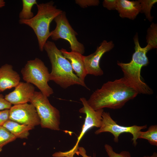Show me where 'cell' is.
<instances>
[{
  "mask_svg": "<svg viewBox=\"0 0 157 157\" xmlns=\"http://www.w3.org/2000/svg\"><path fill=\"white\" fill-rule=\"evenodd\" d=\"M139 94L123 77L104 83L91 95L87 102L94 110L122 108Z\"/></svg>",
  "mask_w": 157,
  "mask_h": 157,
  "instance_id": "1",
  "label": "cell"
},
{
  "mask_svg": "<svg viewBox=\"0 0 157 157\" xmlns=\"http://www.w3.org/2000/svg\"><path fill=\"white\" fill-rule=\"evenodd\" d=\"M44 49L47 52L51 65L50 80L64 89L77 85L89 89L84 81L74 73L70 62L64 56L53 42L47 41Z\"/></svg>",
  "mask_w": 157,
  "mask_h": 157,
  "instance_id": "2",
  "label": "cell"
},
{
  "mask_svg": "<svg viewBox=\"0 0 157 157\" xmlns=\"http://www.w3.org/2000/svg\"><path fill=\"white\" fill-rule=\"evenodd\" d=\"M133 40L135 51L132 55L131 60L127 63L117 61V65L123 73V77L139 93L152 94L153 93V90L142 80L140 75L142 68L149 63L146 54L148 51L152 49L148 45L145 47H141L138 33L135 35Z\"/></svg>",
  "mask_w": 157,
  "mask_h": 157,
  "instance_id": "3",
  "label": "cell"
},
{
  "mask_svg": "<svg viewBox=\"0 0 157 157\" xmlns=\"http://www.w3.org/2000/svg\"><path fill=\"white\" fill-rule=\"evenodd\" d=\"M37 14L27 20H19L20 24L27 25L33 30L37 38L41 51L44 50V44L50 37V24L53 20L63 11L54 5L53 1L37 4Z\"/></svg>",
  "mask_w": 157,
  "mask_h": 157,
  "instance_id": "4",
  "label": "cell"
},
{
  "mask_svg": "<svg viewBox=\"0 0 157 157\" xmlns=\"http://www.w3.org/2000/svg\"><path fill=\"white\" fill-rule=\"evenodd\" d=\"M21 73L26 82L35 85L45 96L48 97L53 93V89L48 84L50 81L48 69L40 59L36 58L28 61Z\"/></svg>",
  "mask_w": 157,
  "mask_h": 157,
  "instance_id": "5",
  "label": "cell"
},
{
  "mask_svg": "<svg viewBox=\"0 0 157 157\" xmlns=\"http://www.w3.org/2000/svg\"><path fill=\"white\" fill-rule=\"evenodd\" d=\"M30 102L36 109L42 128L60 130V112L51 104L48 97L40 92L35 91Z\"/></svg>",
  "mask_w": 157,
  "mask_h": 157,
  "instance_id": "6",
  "label": "cell"
},
{
  "mask_svg": "<svg viewBox=\"0 0 157 157\" xmlns=\"http://www.w3.org/2000/svg\"><path fill=\"white\" fill-rule=\"evenodd\" d=\"M80 100L82 103L83 106L79 110V112L86 115L81 131L74 147L69 151L63 152H58L57 154L58 157H74L75 154L78 153L79 142L86 132L93 127L99 128L101 126L102 115L104 111V109L94 110L89 105L87 99L84 97L81 98Z\"/></svg>",
  "mask_w": 157,
  "mask_h": 157,
  "instance_id": "7",
  "label": "cell"
},
{
  "mask_svg": "<svg viewBox=\"0 0 157 157\" xmlns=\"http://www.w3.org/2000/svg\"><path fill=\"white\" fill-rule=\"evenodd\" d=\"M56 23L55 28L51 32L50 36L53 40L56 41L63 39L67 41L72 51L77 52L82 55L85 52L83 45L77 40L76 36L77 33L70 24L66 13L63 11L54 19Z\"/></svg>",
  "mask_w": 157,
  "mask_h": 157,
  "instance_id": "8",
  "label": "cell"
},
{
  "mask_svg": "<svg viewBox=\"0 0 157 157\" xmlns=\"http://www.w3.org/2000/svg\"><path fill=\"white\" fill-rule=\"evenodd\" d=\"M102 123L101 127L95 132V134L98 135L105 132H110L113 136L115 142H119L120 135L123 133H129L133 136L132 140L133 144L135 146L137 144V140L139 132L142 129H146L147 125L142 126L134 125L126 126L119 125L112 118L109 112L104 111L102 115Z\"/></svg>",
  "mask_w": 157,
  "mask_h": 157,
  "instance_id": "9",
  "label": "cell"
},
{
  "mask_svg": "<svg viewBox=\"0 0 157 157\" xmlns=\"http://www.w3.org/2000/svg\"><path fill=\"white\" fill-rule=\"evenodd\" d=\"M9 119L34 127L40 124L36 109L31 104L14 105L9 109Z\"/></svg>",
  "mask_w": 157,
  "mask_h": 157,
  "instance_id": "10",
  "label": "cell"
},
{
  "mask_svg": "<svg viewBox=\"0 0 157 157\" xmlns=\"http://www.w3.org/2000/svg\"><path fill=\"white\" fill-rule=\"evenodd\" d=\"M114 46L112 41L104 40L94 53L84 56L83 61L87 74L96 76L103 74V71L100 66V60L104 54L113 49Z\"/></svg>",
  "mask_w": 157,
  "mask_h": 157,
  "instance_id": "11",
  "label": "cell"
},
{
  "mask_svg": "<svg viewBox=\"0 0 157 157\" xmlns=\"http://www.w3.org/2000/svg\"><path fill=\"white\" fill-rule=\"evenodd\" d=\"M35 89L31 84L20 82L13 91L5 95L4 98L14 105L27 103L30 102Z\"/></svg>",
  "mask_w": 157,
  "mask_h": 157,
  "instance_id": "12",
  "label": "cell"
},
{
  "mask_svg": "<svg viewBox=\"0 0 157 157\" xmlns=\"http://www.w3.org/2000/svg\"><path fill=\"white\" fill-rule=\"evenodd\" d=\"M19 74L11 65L6 64L0 67V92L15 87L20 83Z\"/></svg>",
  "mask_w": 157,
  "mask_h": 157,
  "instance_id": "13",
  "label": "cell"
},
{
  "mask_svg": "<svg viewBox=\"0 0 157 157\" xmlns=\"http://www.w3.org/2000/svg\"><path fill=\"white\" fill-rule=\"evenodd\" d=\"M60 51L64 56L70 61L73 70L76 73L77 76L84 81L87 74L83 61L84 56L77 52H69L63 48Z\"/></svg>",
  "mask_w": 157,
  "mask_h": 157,
  "instance_id": "14",
  "label": "cell"
},
{
  "mask_svg": "<svg viewBox=\"0 0 157 157\" xmlns=\"http://www.w3.org/2000/svg\"><path fill=\"white\" fill-rule=\"evenodd\" d=\"M116 10L120 17L133 20L140 12L141 8L139 0H117Z\"/></svg>",
  "mask_w": 157,
  "mask_h": 157,
  "instance_id": "15",
  "label": "cell"
},
{
  "mask_svg": "<svg viewBox=\"0 0 157 157\" xmlns=\"http://www.w3.org/2000/svg\"><path fill=\"white\" fill-rule=\"evenodd\" d=\"M8 130L16 138H27L29 131L34 127L19 123L9 119L2 126Z\"/></svg>",
  "mask_w": 157,
  "mask_h": 157,
  "instance_id": "16",
  "label": "cell"
},
{
  "mask_svg": "<svg viewBox=\"0 0 157 157\" xmlns=\"http://www.w3.org/2000/svg\"><path fill=\"white\" fill-rule=\"evenodd\" d=\"M22 8L19 14V20H27L32 18L34 16L32 11L33 7L37 5L36 0H22Z\"/></svg>",
  "mask_w": 157,
  "mask_h": 157,
  "instance_id": "17",
  "label": "cell"
},
{
  "mask_svg": "<svg viewBox=\"0 0 157 157\" xmlns=\"http://www.w3.org/2000/svg\"><path fill=\"white\" fill-rule=\"evenodd\" d=\"M139 138L147 140L151 144L157 146V125L150 126L146 131H140L138 136V139Z\"/></svg>",
  "mask_w": 157,
  "mask_h": 157,
  "instance_id": "18",
  "label": "cell"
},
{
  "mask_svg": "<svg viewBox=\"0 0 157 157\" xmlns=\"http://www.w3.org/2000/svg\"><path fill=\"white\" fill-rule=\"evenodd\" d=\"M147 45L152 49L157 47V25L152 23L148 29L146 36Z\"/></svg>",
  "mask_w": 157,
  "mask_h": 157,
  "instance_id": "19",
  "label": "cell"
},
{
  "mask_svg": "<svg viewBox=\"0 0 157 157\" xmlns=\"http://www.w3.org/2000/svg\"><path fill=\"white\" fill-rule=\"evenodd\" d=\"M16 138L3 126H0V152L7 144L15 140Z\"/></svg>",
  "mask_w": 157,
  "mask_h": 157,
  "instance_id": "20",
  "label": "cell"
},
{
  "mask_svg": "<svg viewBox=\"0 0 157 157\" xmlns=\"http://www.w3.org/2000/svg\"><path fill=\"white\" fill-rule=\"evenodd\" d=\"M139 1L140 6V13H144L148 20L151 22L153 17L151 15V10L154 5L157 2V0H139Z\"/></svg>",
  "mask_w": 157,
  "mask_h": 157,
  "instance_id": "21",
  "label": "cell"
},
{
  "mask_svg": "<svg viewBox=\"0 0 157 157\" xmlns=\"http://www.w3.org/2000/svg\"><path fill=\"white\" fill-rule=\"evenodd\" d=\"M104 148L108 157H131L130 153L128 151H122L119 153H116L112 147L108 144L104 145Z\"/></svg>",
  "mask_w": 157,
  "mask_h": 157,
  "instance_id": "22",
  "label": "cell"
},
{
  "mask_svg": "<svg viewBox=\"0 0 157 157\" xmlns=\"http://www.w3.org/2000/svg\"><path fill=\"white\" fill-rule=\"evenodd\" d=\"M76 3L82 8L88 6H98L99 1L98 0H76Z\"/></svg>",
  "mask_w": 157,
  "mask_h": 157,
  "instance_id": "23",
  "label": "cell"
},
{
  "mask_svg": "<svg viewBox=\"0 0 157 157\" xmlns=\"http://www.w3.org/2000/svg\"><path fill=\"white\" fill-rule=\"evenodd\" d=\"M117 0H104L103 2V6L108 10H116Z\"/></svg>",
  "mask_w": 157,
  "mask_h": 157,
  "instance_id": "24",
  "label": "cell"
},
{
  "mask_svg": "<svg viewBox=\"0 0 157 157\" xmlns=\"http://www.w3.org/2000/svg\"><path fill=\"white\" fill-rule=\"evenodd\" d=\"M9 109L0 110V126L9 119Z\"/></svg>",
  "mask_w": 157,
  "mask_h": 157,
  "instance_id": "25",
  "label": "cell"
},
{
  "mask_svg": "<svg viewBox=\"0 0 157 157\" xmlns=\"http://www.w3.org/2000/svg\"><path fill=\"white\" fill-rule=\"evenodd\" d=\"M12 106V104L4 98V97L0 94V110L9 109Z\"/></svg>",
  "mask_w": 157,
  "mask_h": 157,
  "instance_id": "26",
  "label": "cell"
},
{
  "mask_svg": "<svg viewBox=\"0 0 157 157\" xmlns=\"http://www.w3.org/2000/svg\"><path fill=\"white\" fill-rule=\"evenodd\" d=\"M5 2L3 0H0V8H2L5 5Z\"/></svg>",
  "mask_w": 157,
  "mask_h": 157,
  "instance_id": "27",
  "label": "cell"
},
{
  "mask_svg": "<svg viewBox=\"0 0 157 157\" xmlns=\"http://www.w3.org/2000/svg\"><path fill=\"white\" fill-rule=\"evenodd\" d=\"M85 157H91L88 156H85Z\"/></svg>",
  "mask_w": 157,
  "mask_h": 157,
  "instance_id": "28",
  "label": "cell"
}]
</instances>
